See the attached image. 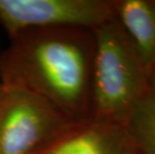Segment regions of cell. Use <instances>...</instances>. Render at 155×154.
<instances>
[{
	"label": "cell",
	"mask_w": 155,
	"mask_h": 154,
	"mask_svg": "<svg viewBox=\"0 0 155 154\" xmlns=\"http://www.w3.org/2000/svg\"><path fill=\"white\" fill-rule=\"evenodd\" d=\"M0 49H1V48H0ZM0 84H1V83H0Z\"/></svg>",
	"instance_id": "9c48e42d"
},
{
	"label": "cell",
	"mask_w": 155,
	"mask_h": 154,
	"mask_svg": "<svg viewBox=\"0 0 155 154\" xmlns=\"http://www.w3.org/2000/svg\"><path fill=\"white\" fill-rule=\"evenodd\" d=\"M115 15L148 69L155 61V0H117Z\"/></svg>",
	"instance_id": "8992f818"
},
{
	"label": "cell",
	"mask_w": 155,
	"mask_h": 154,
	"mask_svg": "<svg viewBox=\"0 0 155 154\" xmlns=\"http://www.w3.org/2000/svg\"><path fill=\"white\" fill-rule=\"evenodd\" d=\"M0 49V83L43 98L75 122L90 119L93 30L33 27Z\"/></svg>",
	"instance_id": "6da1fadb"
},
{
	"label": "cell",
	"mask_w": 155,
	"mask_h": 154,
	"mask_svg": "<svg viewBox=\"0 0 155 154\" xmlns=\"http://www.w3.org/2000/svg\"><path fill=\"white\" fill-rule=\"evenodd\" d=\"M90 119L125 126L148 91V71L116 18L93 30Z\"/></svg>",
	"instance_id": "7a4b0ae2"
},
{
	"label": "cell",
	"mask_w": 155,
	"mask_h": 154,
	"mask_svg": "<svg viewBox=\"0 0 155 154\" xmlns=\"http://www.w3.org/2000/svg\"><path fill=\"white\" fill-rule=\"evenodd\" d=\"M36 154H139L124 126L88 119L76 122Z\"/></svg>",
	"instance_id": "5b68a950"
},
{
	"label": "cell",
	"mask_w": 155,
	"mask_h": 154,
	"mask_svg": "<svg viewBox=\"0 0 155 154\" xmlns=\"http://www.w3.org/2000/svg\"><path fill=\"white\" fill-rule=\"evenodd\" d=\"M139 154H155V94L149 90L135 104L125 123Z\"/></svg>",
	"instance_id": "52a82bcc"
},
{
	"label": "cell",
	"mask_w": 155,
	"mask_h": 154,
	"mask_svg": "<svg viewBox=\"0 0 155 154\" xmlns=\"http://www.w3.org/2000/svg\"><path fill=\"white\" fill-rule=\"evenodd\" d=\"M114 18L109 0H0V25L8 37L33 27L94 30Z\"/></svg>",
	"instance_id": "277c9868"
},
{
	"label": "cell",
	"mask_w": 155,
	"mask_h": 154,
	"mask_svg": "<svg viewBox=\"0 0 155 154\" xmlns=\"http://www.w3.org/2000/svg\"><path fill=\"white\" fill-rule=\"evenodd\" d=\"M148 85L149 90L155 94V61L148 69Z\"/></svg>",
	"instance_id": "ba28073f"
},
{
	"label": "cell",
	"mask_w": 155,
	"mask_h": 154,
	"mask_svg": "<svg viewBox=\"0 0 155 154\" xmlns=\"http://www.w3.org/2000/svg\"><path fill=\"white\" fill-rule=\"evenodd\" d=\"M74 123L38 95L0 84V154H36Z\"/></svg>",
	"instance_id": "3957f363"
}]
</instances>
